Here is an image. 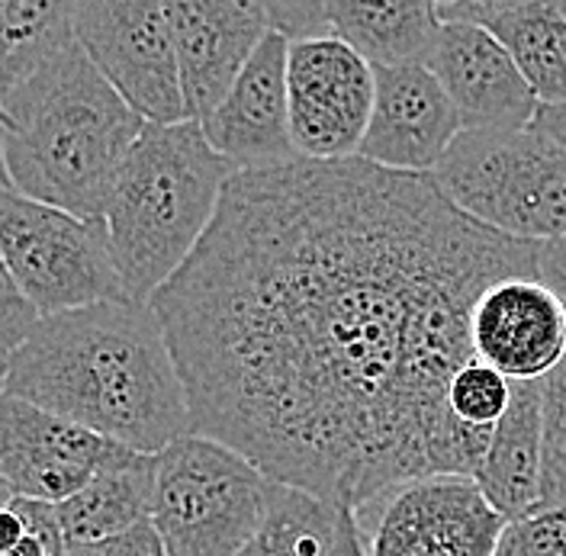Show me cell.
<instances>
[{"label": "cell", "mask_w": 566, "mask_h": 556, "mask_svg": "<svg viewBox=\"0 0 566 556\" xmlns=\"http://www.w3.org/2000/svg\"><path fill=\"white\" fill-rule=\"evenodd\" d=\"M10 499H13V489L7 486V480L0 476V505H7Z\"/></svg>", "instance_id": "37"}, {"label": "cell", "mask_w": 566, "mask_h": 556, "mask_svg": "<svg viewBox=\"0 0 566 556\" xmlns=\"http://www.w3.org/2000/svg\"><path fill=\"white\" fill-rule=\"evenodd\" d=\"M431 3H434V10H438V17H441L444 10H451V7H454V3H460V0H431Z\"/></svg>", "instance_id": "38"}, {"label": "cell", "mask_w": 566, "mask_h": 556, "mask_svg": "<svg viewBox=\"0 0 566 556\" xmlns=\"http://www.w3.org/2000/svg\"><path fill=\"white\" fill-rule=\"evenodd\" d=\"M155 453L133 451L119 463L97 470L74 495L55 502L65 547L104 544L129 527L151 522Z\"/></svg>", "instance_id": "18"}, {"label": "cell", "mask_w": 566, "mask_h": 556, "mask_svg": "<svg viewBox=\"0 0 566 556\" xmlns=\"http://www.w3.org/2000/svg\"><path fill=\"white\" fill-rule=\"evenodd\" d=\"M470 345L502 377L541 380L566 350V303L537 277L495 280L470 310Z\"/></svg>", "instance_id": "14"}, {"label": "cell", "mask_w": 566, "mask_h": 556, "mask_svg": "<svg viewBox=\"0 0 566 556\" xmlns=\"http://www.w3.org/2000/svg\"><path fill=\"white\" fill-rule=\"evenodd\" d=\"M424 65L458 106L460 129H522L537 113L515 59L480 23L444 20Z\"/></svg>", "instance_id": "13"}, {"label": "cell", "mask_w": 566, "mask_h": 556, "mask_svg": "<svg viewBox=\"0 0 566 556\" xmlns=\"http://www.w3.org/2000/svg\"><path fill=\"white\" fill-rule=\"evenodd\" d=\"M342 508L316 492L274 480L264 518L239 556H332Z\"/></svg>", "instance_id": "21"}, {"label": "cell", "mask_w": 566, "mask_h": 556, "mask_svg": "<svg viewBox=\"0 0 566 556\" xmlns=\"http://www.w3.org/2000/svg\"><path fill=\"white\" fill-rule=\"evenodd\" d=\"M544 460V392L541 380H512L505 412L495 418L483 463L473 476L505 522L537 512Z\"/></svg>", "instance_id": "17"}, {"label": "cell", "mask_w": 566, "mask_h": 556, "mask_svg": "<svg viewBox=\"0 0 566 556\" xmlns=\"http://www.w3.org/2000/svg\"><path fill=\"white\" fill-rule=\"evenodd\" d=\"M65 556H106V541L104 544H81V547H69Z\"/></svg>", "instance_id": "35"}, {"label": "cell", "mask_w": 566, "mask_h": 556, "mask_svg": "<svg viewBox=\"0 0 566 556\" xmlns=\"http://www.w3.org/2000/svg\"><path fill=\"white\" fill-rule=\"evenodd\" d=\"M0 258L39 315L129 300L116 271L104 219L0 190Z\"/></svg>", "instance_id": "7"}, {"label": "cell", "mask_w": 566, "mask_h": 556, "mask_svg": "<svg viewBox=\"0 0 566 556\" xmlns=\"http://www.w3.org/2000/svg\"><path fill=\"white\" fill-rule=\"evenodd\" d=\"M271 483L245 453L187 431L155 453L151 524L168 556H239L264 518Z\"/></svg>", "instance_id": "6"}, {"label": "cell", "mask_w": 566, "mask_h": 556, "mask_svg": "<svg viewBox=\"0 0 566 556\" xmlns=\"http://www.w3.org/2000/svg\"><path fill=\"white\" fill-rule=\"evenodd\" d=\"M534 277L566 303V232L537 242L534 254Z\"/></svg>", "instance_id": "28"}, {"label": "cell", "mask_w": 566, "mask_h": 556, "mask_svg": "<svg viewBox=\"0 0 566 556\" xmlns=\"http://www.w3.org/2000/svg\"><path fill=\"white\" fill-rule=\"evenodd\" d=\"M374 106V65L338 35L286 45L290 139L303 158H352Z\"/></svg>", "instance_id": "10"}, {"label": "cell", "mask_w": 566, "mask_h": 556, "mask_svg": "<svg viewBox=\"0 0 566 556\" xmlns=\"http://www.w3.org/2000/svg\"><path fill=\"white\" fill-rule=\"evenodd\" d=\"M145 119L77 42L0 91V155L23 197L104 219V203Z\"/></svg>", "instance_id": "3"}, {"label": "cell", "mask_w": 566, "mask_h": 556, "mask_svg": "<svg viewBox=\"0 0 566 556\" xmlns=\"http://www.w3.org/2000/svg\"><path fill=\"white\" fill-rule=\"evenodd\" d=\"M3 392L139 453L193 431L165 328L133 300L39 315L10 350Z\"/></svg>", "instance_id": "2"}, {"label": "cell", "mask_w": 566, "mask_h": 556, "mask_svg": "<svg viewBox=\"0 0 566 556\" xmlns=\"http://www.w3.org/2000/svg\"><path fill=\"white\" fill-rule=\"evenodd\" d=\"M286 35L268 30L226 97L200 123L203 136L235 171L300 158L286 113Z\"/></svg>", "instance_id": "15"}, {"label": "cell", "mask_w": 566, "mask_h": 556, "mask_svg": "<svg viewBox=\"0 0 566 556\" xmlns=\"http://www.w3.org/2000/svg\"><path fill=\"white\" fill-rule=\"evenodd\" d=\"M328 30L370 65L424 62L441 17L431 0H332Z\"/></svg>", "instance_id": "19"}, {"label": "cell", "mask_w": 566, "mask_h": 556, "mask_svg": "<svg viewBox=\"0 0 566 556\" xmlns=\"http://www.w3.org/2000/svg\"><path fill=\"white\" fill-rule=\"evenodd\" d=\"M431 175L454 207L505 235L566 232V148L534 126L460 129Z\"/></svg>", "instance_id": "5"}, {"label": "cell", "mask_w": 566, "mask_h": 556, "mask_svg": "<svg viewBox=\"0 0 566 556\" xmlns=\"http://www.w3.org/2000/svg\"><path fill=\"white\" fill-rule=\"evenodd\" d=\"M367 556H493L505 527L470 476H422L354 508Z\"/></svg>", "instance_id": "8"}, {"label": "cell", "mask_w": 566, "mask_h": 556, "mask_svg": "<svg viewBox=\"0 0 566 556\" xmlns=\"http://www.w3.org/2000/svg\"><path fill=\"white\" fill-rule=\"evenodd\" d=\"M509 396H512V380L476 357L467 360L448 382L451 412L480 428H493L495 418L509 406Z\"/></svg>", "instance_id": "24"}, {"label": "cell", "mask_w": 566, "mask_h": 556, "mask_svg": "<svg viewBox=\"0 0 566 556\" xmlns=\"http://www.w3.org/2000/svg\"><path fill=\"white\" fill-rule=\"evenodd\" d=\"M483 27L509 49L537 104H566V0H525Z\"/></svg>", "instance_id": "20"}, {"label": "cell", "mask_w": 566, "mask_h": 556, "mask_svg": "<svg viewBox=\"0 0 566 556\" xmlns=\"http://www.w3.org/2000/svg\"><path fill=\"white\" fill-rule=\"evenodd\" d=\"M10 187V177H7V168H3V155H0V190Z\"/></svg>", "instance_id": "39"}, {"label": "cell", "mask_w": 566, "mask_h": 556, "mask_svg": "<svg viewBox=\"0 0 566 556\" xmlns=\"http://www.w3.org/2000/svg\"><path fill=\"white\" fill-rule=\"evenodd\" d=\"M74 42L142 119H187L165 0H81Z\"/></svg>", "instance_id": "9"}, {"label": "cell", "mask_w": 566, "mask_h": 556, "mask_svg": "<svg viewBox=\"0 0 566 556\" xmlns=\"http://www.w3.org/2000/svg\"><path fill=\"white\" fill-rule=\"evenodd\" d=\"M106 556H168L158 531L151 522H142L129 527L126 534L106 541Z\"/></svg>", "instance_id": "29"}, {"label": "cell", "mask_w": 566, "mask_h": 556, "mask_svg": "<svg viewBox=\"0 0 566 556\" xmlns=\"http://www.w3.org/2000/svg\"><path fill=\"white\" fill-rule=\"evenodd\" d=\"M232 175L200 123L145 119L104 203L109 251L133 303H148L190 258Z\"/></svg>", "instance_id": "4"}, {"label": "cell", "mask_w": 566, "mask_h": 556, "mask_svg": "<svg viewBox=\"0 0 566 556\" xmlns=\"http://www.w3.org/2000/svg\"><path fill=\"white\" fill-rule=\"evenodd\" d=\"M35 318L39 313L33 310V303L20 293V286L13 283L3 258H0V342L7 348H17L30 335Z\"/></svg>", "instance_id": "27"}, {"label": "cell", "mask_w": 566, "mask_h": 556, "mask_svg": "<svg viewBox=\"0 0 566 556\" xmlns=\"http://www.w3.org/2000/svg\"><path fill=\"white\" fill-rule=\"evenodd\" d=\"M251 3L261 10L268 30L286 35L290 42L332 33L328 30L332 0H251Z\"/></svg>", "instance_id": "26"}, {"label": "cell", "mask_w": 566, "mask_h": 556, "mask_svg": "<svg viewBox=\"0 0 566 556\" xmlns=\"http://www.w3.org/2000/svg\"><path fill=\"white\" fill-rule=\"evenodd\" d=\"M493 556H566V508H541L505 522Z\"/></svg>", "instance_id": "25"}, {"label": "cell", "mask_w": 566, "mask_h": 556, "mask_svg": "<svg viewBox=\"0 0 566 556\" xmlns=\"http://www.w3.org/2000/svg\"><path fill=\"white\" fill-rule=\"evenodd\" d=\"M81 0H0V91L74 42Z\"/></svg>", "instance_id": "22"}, {"label": "cell", "mask_w": 566, "mask_h": 556, "mask_svg": "<svg viewBox=\"0 0 566 556\" xmlns=\"http://www.w3.org/2000/svg\"><path fill=\"white\" fill-rule=\"evenodd\" d=\"M10 350L3 342H0V392H3V380H7V364H10Z\"/></svg>", "instance_id": "36"}, {"label": "cell", "mask_w": 566, "mask_h": 556, "mask_svg": "<svg viewBox=\"0 0 566 556\" xmlns=\"http://www.w3.org/2000/svg\"><path fill=\"white\" fill-rule=\"evenodd\" d=\"M133 448L74 424L13 392H0V476L13 495L62 502Z\"/></svg>", "instance_id": "11"}, {"label": "cell", "mask_w": 566, "mask_h": 556, "mask_svg": "<svg viewBox=\"0 0 566 556\" xmlns=\"http://www.w3.org/2000/svg\"><path fill=\"white\" fill-rule=\"evenodd\" d=\"M175 35L177 77L184 94V116L203 123L254 45L268 33L261 10L251 0H165Z\"/></svg>", "instance_id": "16"}, {"label": "cell", "mask_w": 566, "mask_h": 556, "mask_svg": "<svg viewBox=\"0 0 566 556\" xmlns=\"http://www.w3.org/2000/svg\"><path fill=\"white\" fill-rule=\"evenodd\" d=\"M458 133V106L424 62L374 65V106L357 148L360 158L392 171L431 175Z\"/></svg>", "instance_id": "12"}, {"label": "cell", "mask_w": 566, "mask_h": 556, "mask_svg": "<svg viewBox=\"0 0 566 556\" xmlns=\"http://www.w3.org/2000/svg\"><path fill=\"white\" fill-rule=\"evenodd\" d=\"M0 556H59V554H55V550H49V544H42L35 534H30V531H27V534H23V537H20V541H17L10 550H3Z\"/></svg>", "instance_id": "34"}, {"label": "cell", "mask_w": 566, "mask_h": 556, "mask_svg": "<svg viewBox=\"0 0 566 556\" xmlns=\"http://www.w3.org/2000/svg\"><path fill=\"white\" fill-rule=\"evenodd\" d=\"M515 3H525V0H460L451 10L441 13V23L444 20H467V23H480L483 27L490 17L515 7Z\"/></svg>", "instance_id": "30"}, {"label": "cell", "mask_w": 566, "mask_h": 556, "mask_svg": "<svg viewBox=\"0 0 566 556\" xmlns=\"http://www.w3.org/2000/svg\"><path fill=\"white\" fill-rule=\"evenodd\" d=\"M23 534H27V524H23L20 512L13 508V499H10L7 505H0V554L10 550Z\"/></svg>", "instance_id": "33"}, {"label": "cell", "mask_w": 566, "mask_h": 556, "mask_svg": "<svg viewBox=\"0 0 566 556\" xmlns=\"http://www.w3.org/2000/svg\"><path fill=\"white\" fill-rule=\"evenodd\" d=\"M534 254L434 175L300 155L229 177L148 306L197 434L360 508L409 480L476 476L493 428L454 416L448 382L473 360L476 296L534 277Z\"/></svg>", "instance_id": "1"}, {"label": "cell", "mask_w": 566, "mask_h": 556, "mask_svg": "<svg viewBox=\"0 0 566 556\" xmlns=\"http://www.w3.org/2000/svg\"><path fill=\"white\" fill-rule=\"evenodd\" d=\"M531 126L566 148V104H537Z\"/></svg>", "instance_id": "32"}, {"label": "cell", "mask_w": 566, "mask_h": 556, "mask_svg": "<svg viewBox=\"0 0 566 556\" xmlns=\"http://www.w3.org/2000/svg\"><path fill=\"white\" fill-rule=\"evenodd\" d=\"M332 556H367L364 534H360V524L354 518V508H342V522H338V537H335Z\"/></svg>", "instance_id": "31"}, {"label": "cell", "mask_w": 566, "mask_h": 556, "mask_svg": "<svg viewBox=\"0 0 566 556\" xmlns=\"http://www.w3.org/2000/svg\"><path fill=\"white\" fill-rule=\"evenodd\" d=\"M544 392V460H541V508H566V350L560 364L541 377Z\"/></svg>", "instance_id": "23"}]
</instances>
